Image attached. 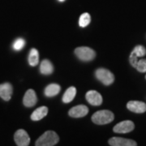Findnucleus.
I'll return each mask as SVG.
<instances>
[{"mask_svg": "<svg viewBox=\"0 0 146 146\" xmlns=\"http://www.w3.org/2000/svg\"><path fill=\"white\" fill-rule=\"evenodd\" d=\"M75 54L78 57L79 59L82 61H85V62L93 60L96 56V53L94 50L87 46L76 48L75 50Z\"/></svg>", "mask_w": 146, "mask_h": 146, "instance_id": "20e7f679", "label": "nucleus"}, {"mask_svg": "<svg viewBox=\"0 0 146 146\" xmlns=\"http://www.w3.org/2000/svg\"><path fill=\"white\" fill-rule=\"evenodd\" d=\"M129 61H130L131 65L133 67V68H136V65L138 63V57L136 55V54L134 52H131L130 54V57H129Z\"/></svg>", "mask_w": 146, "mask_h": 146, "instance_id": "4be33fe9", "label": "nucleus"}, {"mask_svg": "<svg viewBox=\"0 0 146 146\" xmlns=\"http://www.w3.org/2000/svg\"><path fill=\"white\" fill-rule=\"evenodd\" d=\"M91 21V17L89 13H84L82 14L80 17V20H79V25L80 26L84 28V27L88 26Z\"/></svg>", "mask_w": 146, "mask_h": 146, "instance_id": "a211bd4d", "label": "nucleus"}, {"mask_svg": "<svg viewBox=\"0 0 146 146\" xmlns=\"http://www.w3.org/2000/svg\"><path fill=\"white\" fill-rule=\"evenodd\" d=\"M25 41L23 38H18L14 42L13 48H14V50H16V51H20V50H21L25 47Z\"/></svg>", "mask_w": 146, "mask_h": 146, "instance_id": "6ab92c4d", "label": "nucleus"}, {"mask_svg": "<svg viewBox=\"0 0 146 146\" xmlns=\"http://www.w3.org/2000/svg\"><path fill=\"white\" fill-rule=\"evenodd\" d=\"M58 1H59V2H64L65 0H58Z\"/></svg>", "mask_w": 146, "mask_h": 146, "instance_id": "5701e85b", "label": "nucleus"}, {"mask_svg": "<svg viewBox=\"0 0 146 146\" xmlns=\"http://www.w3.org/2000/svg\"><path fill=\"white\" fill-rule=\"evenodd\" d=\"M88 113H89L88 107L84 105H79L76 106H74L68 112L69 115L72 118H82L88 115Z\"/></svg>", "mask_w": 146, "mask_h": 146, "instance_id": "0eeeda50", "label": "nucleus"}, {"mask_svg": "<svg viewBox=\"0 0 146 146\" xmlns=\"http://www.w3.org/2000/svg\"><path fill=\"white\" fill-rule=\"evenodd\" d=\"M145 79H146V76H145Z\"/></svg>", "mask_w": 146, "mask_h": 146, "instance_id": "b1692460", "label": "nucleus"}, {"mask_svg": "<svg viewBox=\"0 0 146 146\" xmlns=\"http://www.w3.org/2000/svg\"><path fill=\"white\" fill-rule=\"evenodd\" d=\"M134 128H135V124L133 123L132 121L125 120V121L120 122L118 124H116L114 127L113 131H115V133L123 134V133L130 132L132 130H134Z\"/></svg>", "mask_w": 146, "mask_h": 146, "instance_id": "39448f33", "label": "nucleus"}, {"mask_svg": "<svg viewBox=\"0 0 146 146\" xmlns=\"http://www.w3.org/2000/svg\"><path fill=\"white\" fill-rule=\"evenodd\" d=\"M54 71V67L52 63H50L48 59H44L41 63L40 66V72L43 75H50Z\"/></svg>", "mask_w": 146, "mask_h": 146, "instance_id": "2eb2a0df", "label": "nucleus"}, {"mask_svg": "<svg viewBox=\"0 0 146 146\" xmlns=\"http://www.w3.org/2000/svg\"><path fill=\"white\" fill-rule=\"evenodd\" d=\"M95 76L97 79L102 84H104L105 85H110L115 81L114 74L105 68L98 69L95 72Z\"/></svg>", "mask_w": 146, "mask_h": 146, "instance_id": "7ed1b4c3", "label": "nucleus"}, {"mask_svg": "<svg viewBox=\"0 0 146 146\" xmlns=\"http://www.w3.org/2000/svg\"><path fill=\"white\" fill-rule=\"evenodd\" d=\"M48 113V108L46 106H41L33 111L31 115V119L33 121H38L46 117Z\"/></svg>", "mask_w": 146, "mask_h": 146, "instance_id": "ddd939ff", "label": "nucleus"}, {"mask_svg": "<svg viewBox=\"0 0 146 146\" xmlns=\"http://www.w3.org/2000/svg\"><path fill=\"white\" fill-rule=\"evenodd\" d=\"M127 109L135 113H145L146 111V104L143 102L139 101H131L127 104Z\"/></svg>", "mask_w": 146, "mask_h": 146, "instance_id": "9d476101", "label": "nucleus"}, {"mask_svg": "<svg viewBox=\"0 0 146 146\" xmlns=\"http://www.w3.org/2000/svg\"><path fill=\"white\" fill-rule=\"evenodd\" d=\"M14 140L18 146H28L30 143L29 136L24 129H19L16 131L14 135Z\"/></svg>", "mask_w": 146, "mask_h": 146, "instance_id": "423d86ee", "label": "nucleus"}, {"mask_svg": "<svg viewBox=\"0 0 146 146\" xmlns=\"http://www.w3.org/2000/svg\"><path fill=\"white\" fill-rule=\"evenodd\" d=\"M29 65H31L32 67H35L36 65L38 64L39 62V54L38 51L36 49H32L29 52Z\"/></svg>", "mask_w": 146, "mask_h": 146, "instance_id": "f3484780", "label": "nucleus"}, {"mask_svg": "<svg viewBox=\"0 0 146 146\" xmlns=\"http://www.w3.org/2000/svg\"><path fill=\"white\" fill-rule=\"evenodd\" d=\"M136 68L140 72H146V59L139 60Z\"/></svg>", "mask_w": 146, "mask_h": 146, "instance_id": "412c9836", "label": "nucleus"}, {"mask_svg": "<svg viewBox=\"0 0 146 146\" xmlns=\"http://www.w3.org/2000/svg\"><path fill=\"white\" fill-rule=\"evenodd\" d=\"M109 145L111 146H136L135 141L121 137H113L109 140Z\"/></svg>", "mask_w": 146, "mask_h": 146, "instance_id": "6e6552de", "label": "nucleus"}, {"mask_svg": "<svg viewBox=\"0 0 146 146\" xmlns=\"http://www.w3.org/2000/svg\"><path fill=\"white\" fill-rule=\"evenodd\" d=\"M76 94V89L75 87L72 86V87L68 88L66 90V92L64 93V94H63V102L64 103H69V102H71L74 99Z\"/></svg>", "mask_w": 146, "mask_h": 146, "instance_id": "dca6fc26", "label": "nucleus"}, {"mask_svg": "<svg viewBox=\"0 0 146 146\" xmlns=\"http://www.w3.org/2000/svg\"><path fill=\"white\" fill-rule=\"evenodd\" d=\"M37 102L36 93L33 89H29L25 94L23 103L27 107H32L36 104Z\"/></svg>", "mask_w": 146, "mask_h": 146, "instance_id": "9b49d317", "label": "nucleus"}, {"mask_svg": "<svg viewBox=\"0 0 146 146\" xmlns=\"http://www.w3.org/2000/svg\"><path fill=\"white\" fill-rule=\"evenodd\" d=\"M132 52H134L136 54V55L137 57H143L146 54V49L143 46H136L134 50H132Z\"/></svg>", "mask_w": 146, "mask_h": 146, "instance_id": "aec40b11", "label": "nucleus"}, {"mask_svg": "<svg viewBox=\"0 0 146 146\" xmlns=\"http://www.w3.org/2000/svg\"><path fill=\"white\" fill-rule=\"evenodd\" d=\"M59 141L58 134L54 131H47L40 136L35 142L36 146H53L55 145Z\"/></svg>", "mask_w": 146, "mask_h": 146, "instance_id": "f257e3e1", "label": "nucleus"}, {"mask_svg": "<svg viewBox=\"0 0 146 146\" xmlns=\"http://www.w3.org/2000/svg\"><path fill=\"white\" fill-rule=\"evenodd\" d=\"M115 119V115L107 110H102L97 111L92 116V121L98 125H104L111 123Z\"/></svg>", "mask_w": 146, "mask_h": 146, "instance_id": "f03ea898", "label": "nucleus"}, {"mask_svg": "<svg viewBox=\"0 0 146 146\" xmlns=\"http://www.w3.org/2000/svg\"><path fill=\"white\" fill-rule=\"evenodd\" d=\"M61 89V87L58 84H50L45 89V95L46 97H54L57 95Z\"/></svg>", "mask_w": 146, "mask_h": 146, "instance_id": "4468645a", "label": "nucleus"}, {"mask_svg": "<svg viewBox=\"0 0 146 146\" xmlns=\"http://www.w3.org/2000/svg\"><path fill=\"white\" fill-rule=\"evenodd\" d=\"M85 98H86L87 102L92 106H100L102 103V95L95 90L89 91L85 95Z\"/></svg>", "mask_w": 146, "mask_h": 146, "instance_id": "1a4fd4ad", "label": "nucleus"}, {"mask_svg": "<svg viewBox=\"0 0 146 146\" xmlns=\"http://www.w3.org/2000/svg\"><path fill=\"white\" fill-rule=\"evenodd\" d=\"M13 89L10 83H4L0 84V98L4 101H9L11 98Z\"/></svg>", "mask_w": 146, "mask_h": 146, "instance_id": "f8f14e48", "label": "nucleus"}]
</instances>
